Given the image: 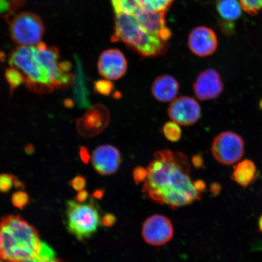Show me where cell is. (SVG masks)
I'll list each match as a JSON object with an SVG mask.
<instances>
[{
    "mask_svg": "<svg viewBox=\"0 0 262 262\" xmlns=\"http://www.w3.org/2000/svg\"><path fill=\"white\" fill-rule=\"evenodd\" d=\"M142 192L157 204L178 209L201 199L190 177V164L184 154L158 150L147 168Z\"/></svg>",
    "mask_w": 262,
    "mask_h": 262,
    "instance_id": "6da1fadb",
    "label": "cell"
},
{
    "mask_svg": "<svg viewBox=\"0 0 262 262\" xmlns=\"http://www.w3.org/2000/svg\"><path fill=\"white\" fill-rule=\"evenodd\" d=\"M0 231L3 238L0 258L15 262L37 256L41 244L38 232L21 216L3 217Z\"/></svg>",
    "mask_w": 262,
    "mask_h": 262,
    "instance_id": "7a4b0ae2",
    "label": "cell"
},
{
    "mask_svg": "<svg viewBox=\"0 0 262 262\" xmlns=\"http://www.w3.org/2000/svg\"><path fill=\"white\" fill-rule=\"evenodd\" d=\"M113 9L115 25L111 42H123L142 58L158 57L168 51L167 42L147 31L133 16L117 7Z\"/></svg>",
    "mask_w": 262,
    "mask_h": 262,
    "instance_id": "3957f363",
    "label": "cell"
},
{
    "mask_svg": "<svg viewBox=\"0 0 262 262\" xmlns=\"http://www.w3.org/2000/svg\"><path fill=\"white\" fill-rule=\"evenodd\" d=\"M11 68L21 71L29 90L37 93H47L55 88L47 67L39 58L34 46H19L9 58Z\"/></svg>",
    "mask_w": 262,
    "mask_h": 262,
    "instance_id": "277c9868",
    "label": "cell"
},
{
    "mask_svg": "<svg viewBox=\"0 0 262 262\" xmlns=\"http://www.w3.org/2000/svg\"><path fill=\"white\" fill-rule=\"evenodd\" d=\"M91 199L88 203L68 201L67 203V228L78 241L90 238L97 231L100 216L96 203Z\"/></svg>",
    "mask_w": 262,
    "mask_h": 262,
    "instance_id": "5b68a950",
    "label": "cell"
},
{
    "mask_svg": "<svg viewBox=\"0 0 262 262\" xmlns=\"http://www.w3.org/2000/svg\"><path fill=\"white\" fill-rule=\"evenodd\" d=\"M10 34L12 40L19 46H35L41 41L45 26L37 15L22 12L10 22Z\"/></svg>",
    "mask_w": 262,
    "mask_h": 262,
    "instance_id": "8992f818",
    "label": "cell"
},
{
    "mask_svg": "<svg viewBox=\"0 0 262 262\" xmlns=\"http://www.w3.org/2000/svg\"><path fill=\"white\" fill-rule=\"evenodd\" d=\"M211 152L215 159L222 165H233L243 157L245 142L238 134L225 131L213 140Z\"/></svg>",
    "mask_w": 262,
    "mask_h": 262,
    "instance_id": "52a82bcc",
    "label": "cell"
},
{
    "mask_svg": "<svg viewBox=\"0 0 262 262\" xmlns=\"http://www.w3.org/2000/svg\"><path fill=\"white\" fill-rule=\"evenodd\" d=\"M110 122V113L101 104L91 106L76 121L77 132L83 137H96L105 129Z\"/></svg>",
    "mask_w": 262,
    "mask_h": 262,
    "instance_id": "ba28073f",
    "label": "cell"
},
{
    "mask_svg": "<svg viewBox=\"0 0 262 262\" xmlns=\"http://www.w3.org/2000/svg\"><path fill=\"white\" fill-rule=\"evenodd\" d=\"M142 232L144 241L147 244L162 246L171 240L173 228L171 220L166 216L155 214L144 222Z\"/></svg>",
    "mask_w": 262,
    "mask_h": 262,
    "instance_id": "9c48e42d",
    "label": "cell"
},
{
    "mask_svg": "<svg viewBox=\"0 0 262 262\" xmlns=\"http://www.w3.org/2000/svg\"><path fill=\"white\" fill-rule=\"evenodd\" d=\"M168 113L173 122L182 126H191L201 118V107L194 98L182 96L172 101Z\"/></svg>",
    "mask_w": 262,
    "mask_h": 262,
    "instance_id": "30bf717a",
    "label": "cell"
},
{
    "mask_svg": "<svg viewBox=\"0 0 262 262\" xmlns=\"http://www.w3.org/2000/svg\"><path fill=\"white\" fill-rule=\"evenodd\" d=\"M101 76L110 80H117L125 75L127 69L126 58L122 51L117 49L104 51L97 63Z\"/></svg>",
    "mask_w": 262,
    "mask_h": 262,
    "instance_id": "8fae6325",
    "label": "cell"
},
{
    "mask_svg": "<svg viewBox=\"0 0 262 262\" xmlns=\"http://www.w3.org/2000/svg\"><path fill=\"white\" fill-rule=\"evenodd\" d=\"M195 96L202 101L215 99L224 91L220 74L214 69H208L198 75L193 86Z\"/></svg>",
    "mask_w": 262,
    "mask_h": 262,
    "instance_id": "7c38bea8",
    "label": "cell"
},
{
    "mask_svg": "<svg viewBox=\"0 0 262 262\" xmlns=\"http://www.w3.org/2000/svg\"><path fill=\"white\" fill-rule=\"evenodd\" d=\"M188 46L190 50L196 56H210L217 50V37L212 29L206 26H199L190 33Z\"/></svg>",
    "mask_w": 262,
    "mask_h": 262,
    "instance_id": "4fadbf2b",
    "label": "cell"
},
{
    "mask_svg": "<svg viewBox=\"0 0 262 262\" xmlns=\"http://www.w3.org/2000/svg\"><path fill=\"white\" fill-rule=\"evenodd\" d=\"M92 164L96 171L101 176H110L116 173L122 162L119 150L110 145L96 147L91 157Z\"/></svg>",
    "mask_w": 262,
    "mask_h": 262,
    "instance_id": "5bb4252c",
    "label": "cell"
},
{
    "mask_svg": "<svg viewBox=\"0 0 262 262\" xmlns=\"http://www.w3.org/2000/svg\"><path fill=\"white\" fill-rule=\"evenodd\" d=\"M179 84L174 77L163 75L157 77L151 87L152 94L160 102H169L175 99L179 91Z\"/></svg>",
    "mask_w": 262,
    "mask_h": 262,
    "instance_id": "9a60e30c",
    "label": "cell"
},
{
    "mask_svg": "<svg viewBox=\"0 0 262 262\" xmlns=\"http://www.w3.org/2000/svg\"><path fill=\"white\" fill-rule=\"evenodd\" d=\"M76 73L73 86L75 103L80 108H90V93L87 86V78L79 59L76 58Z\"/></svg>",
    "mask_w": 262,
    "mask_h": 262,
    "instance_id": "2e32d148",
    "label": "cell"
},
{
    "mask_svg": "<svg viewBox=\"0 0 262 262\" xmlns=\"http://www.w3.org/2000/svg\"><path fill=\"white\" fill-rule=\"evenodd\" d=\"M231 178L238 185L247 188L257 178L256 165L251 160H242L234 166Z\"/></svg>",
    "mask_w": 262,
    "mask_h": 262,
    "instance_id": "e0dca14e",
    "label": "cell"
},
{
    "mask_svg": "<svg viewBox=\"0 0 262 262\" xmlns=\"http://www.w3.org/2000/svg\"><path fill=\"white\" fill-rule=\"evenodd\" d=\"M219 14L225 22L231 23L241 17L242 8L237 0H215Z\"/></svg>",
    "mask_w": 262,
    "mask_h": 262,
    "instance_id": "ac0fdd59",
    "label": "cell"
},
{
    "mask_svg": "<svg viewBox=\"0 0 262 262\" xmlns=\"http://www.w3.org/2000/svg\"><path fill=\"white\" fill-rule=\"evenodd\" d=\"M113 7H117L133 16L144 9L139 0H111Z\"/></svg>",
    "mask_w": 262,
    "mask_h": 262,
    "instance_id": "d6986e66",
    "label": "cell"
},
{
    "mask_svg": "<svg viewBox=\"0 0 262 262\" xmlns=\"http://www.w3.org/2000/svg\"><path fill=\"white\" fill-rule=\"evenodd\" d=\"M5 79L10 88V93L12 95L16 88L25 83V77L19 70L14 68H9L5 71Z\"/></svg>",
    "mask_w": 262,
    "mask_h": 262,
    "instance_id": "ffe728a7",
    "label": "cell"
},
{
    "mask_svg": "<svg viewBox=\"0 0 262 262\" xmlns=\"http://www.w3.org/2000/svg\"><path fill=\"white\" fill-rule=\"evenodd\" d=\"M143 8L152 12L166 11L171 7L173 0H139Z\"/></svg>",
    "mask_w": 262,
    "mask_h": 262,
    "instance_id": "44dd1931",
    "label": "cell"
},
{
    "mask_svg": "<svg viewBox=\"0 0 262 262\" xmlns=\"http://www.w3.org/2000/svg\"><path fill=\"white\" fill-rule=\"evenodd\" d=\"M162 132L166 139L171 142H178L182 137V129L179 124L174 122H169L164 124Z\"/></svg>",
    "mask_w": 262,
    "mask_h": 262,
    "instance_id": "7402d4cb",
    "label": "cell"
},
{
    "mask_svg": "<svg viewBox=\"0 0 262 262\" xmlns=\"http://www.w3.org/2000/svg\"><path fill=\"white\" fill-rule=\"evenodd\" d=\"M114 90V84L110 80H99L94 82L95 93L101 96H110Z\"/></svg>",
    "mask_w": 262,
    "mask_h": 262,
    "instance_id": "603a6c76",
    "label": "cell"
},
{
    "mask_svg": "<svg viewBox=\"0 0 262 262\" xmlns=\"http://www.w3.org/2000/svg\"><path fill=\"white\" fill-rule=\"evenodd\" d=\"M242 9L247 14L255 15L262 11V0H239Z\"/></svg>",
    "mask_w": 262,
    "mask_h": 262,
    "instance_id": "cb8c5ba5",
    "label": "cell"
},
{
    "mask_svg": "<svg viewBox=\"0 0 262 262\" xmlns=\"http://www.w3.org/2000/svg\"><path fill=\"white\" fill-rule=\"evenodd\" d=\"M11 202L14 207L23 209L29 204V196L26 192L16 191L12 195Z\"/></svg>",
    "mask_w": 262,
    "mask_h": 262,
    "instance_id": "d4e9b609",
    "label": "cell"
},
{
    "mask_svg": "<svg viewBox=\"0 0 262 262\" xmlns=\"http://www.w3.org/2000/svg\"><path fill=\"white\" fill-rule=\"evenodd\" d=\"M55 255L54 250L50 246L45 242H41L40 248L35 258L40 261H46L54 259Z\"/></svg>",
    "mask_w": 262,
    "mask_h": 262,
    "instance_id": "484cf974",
    "label": "cell"
},
{
    "mask_svg": "<svg viewBox=\"0 0 262 262\" xmlns=\"http://www.w3.org/2000/svg\"><path fill=\"white\" fill-rule=\"evenodd\" d=\"M15 176L8 173L0 174V193H7L14 186Z\"/></svg>",
    "mask_w": 262,
    "mask_h": 262,
    "instance_id": "4316f807",
    "label": "cell"
},
{
    "mask_svg": "<svg viewBox=\"0 0 262 262\" xmlns=\"http://www.w3.org/2000/svg\"><path fill=\"white\" fill-rule=\"evenodd\" d=\"M147 170L143 167H137L133 171V178L137 185L144 182L147 178Z\"/></svg>",
    "mask_w": 262,
    "mask_h": 262,
    "instance_id": "83f0119b",
    "label": "cell"
},
{
    "mask_svg": "<svg viewBox=\"0 0 262 262\" xmlns=\"http://www.w3.org/2000/svg\"><path fill=\"white\" fill-rule=\"evenodd\" d=\"M70 185L75 191H80L86 186V180L83 176L78 175L71 180Z\"/></svg>",
    "mask_w": 262,
    "mask_h": 262,
    "instance_id": "f1b7e54d",
    "label": "cell"
},
{
    "mask_svg": "<svg viewBox=\"0 0 262 262\" xmlns=\"http://www.w3.org/2000/svg\"><path fill=\"white\" fill-rule=\"evenodd\" d=\"M101 222L104 227H111L116 224L117 218L114 214L107 213V214L103 215Z\"/></svg>",
    "mask_w": 262,
    "mask_h": 262,
    "instance_id": "f546056e",
    "label": "cell"
},
{
    "mask_svg": "<svg viewBox=\"0 0 262 262\" xmlns=\"http://www.w3.org/2000/svg\"><path fill=\"white\" fill-rule=\"evenodd\" d=\"M80 156L82 162L85 164L90 162L91 157L86 147L82 146L80 149Z\"/></svg>",
    "mask_w": 262,
    "mask_h": 262,
    "instance_id": "4dcf8cb0",
    "label": "cell"
},
{
    "mask_svg": "<svg viewBox=\"0 0 262 262\" xmlns=\"http://www.w3.org/2000/svg\"><path fill=\"white\" fill-rule=\"evenodd\" d=\"M58 67L60 70L63 72V73H70L73 64L70 61H64L61 62V63H58Z\"/></svg>",
    "mask_w": 262,
    "mask_h": 262,
    "instance_id": "1f68e13d",
    "label": "cell"
},
{
    "mask_svg": "<svg viewBox=\"0 0 262 262\" xmlns=\"http://www.w3.org/2000/svg\"><path fill=\"white\" fill-rule=\"evenodd\" d=\"M88 192L86 190L83 189L78 191V194L75 196V201L79 203H84L88 198Z\"/></svg>",
    "mask_w": 262,
    "mask_h": 262,
    "instance_id": "d6a6232c",
    "label": "cell"
},
{
    "mask_svg": "<svg viewBox=\"0 0 262 262\" xmlns=\"http://www.w3.org/2000/svg\"><path fill=\"white\" fill-rule=\"evenodd\" d=\"M192 162L196 168H201L204 166V159L201 155H195L192 157Z\"/></svg>",
    "mask_w": 262,
    "mask_h": 262,
    "instance_id": "836d02e7",
    "label": "cell"
},
{
    "mask_svg": "<svg viewBox=\"0 0 262 262\" xmlns=\"http://www.w3.org/2000/svg\"><path fill=\"white\" fill-rule=\"evenodd\" d=\"M195 188L198 192L202 194L205 191L206 186L204 181L202 180H196L194 182Z\"/></svg>",
    "mask_w": 262,
    "mask_h": 262,
    "instance_id": "e575fe53",
    "label": "cell"
},
{
    "mask_svg": "<svg viewBox=\"0 0 262 262\" xmlns=\"http://www.w3.org/2000/svg\"><path fill=\"white\" fill-rule=\"evenodd\" d=\"M221 190V187L220 185L218 184V183H212V184L210 186V191L212 192V194L217 195L219 194Z\"/></svg>",
    "mask_w": 262,
    "mask_h": 262,
    "instance_id": "d590c367",
    "label": "cell"
},
{
    "mask_svg": "<svg viewBox=\"0 0 262 262\" xmlns=\"http://www.w3.org/2000/svg\"><path fill=\"white\" fill-rule=\"evenodd\" d=\"M14 187L16 189H24L25 188V184L20 181L16 177L14 180Z\"/></svg>",
    "mask_w": 262,
    "mask_h": 262,
    "instance_id": "8d00e7d4",
    "label": "cell"
},
{
    "mask_svg": "<svg viewBox=\"0 0 262 262\" xmlns=\"http://www.w3.org/2000/svg\"><path fill=\"white\" fill-rule=\"evenodd\" d=\"M104 191L102 189H97L93 193V196L97 199H100L103 198Z\"/></svg>",
    "mask_w": 262,
    "mask_h": 262,
    "instance_id": "74e56055",
    "label": "cell"
},
{
    "mask_svg": "<svg viewBox=\"0 0 262 262\" xmlns=\"http://www.w3.org/2000/svg\"><path fill=\"white\" fill-rule=\"evenodd\" d=\"M34 146L31 145V144L26 145L25 147V152L26 154H28V155H32V154L34 152Z\"/></svg>",
    "mask_w": 262,
    "mask_h": 262,
    "instance_id": "f35d334b",
    "label": "cell"
},
{
    "mask_svg": "<svg viewBox=\"0 0 262 262\" xmlns=\"http://www.w3.org/2000/svg\"><path fill=\"white\" fill-rule=\"evenodd\" d=\"M74 103L73 100L70 99V98H68V99H66L64 101V105L68 108H72L74 107Z\"/></svg>",
    "mask_w": 262,
    "mask_h": 262,
    "instance_id": "ab89813d",
    "label": "cell"
},
{
    "mask_svg": "<svg viewBox=\"0 0 262 262\" xmlns=\"http://www.w3.org/2000/svg\"><path fill=\"white\" fill-rule=\"evenodd\" d=\"M15 262H40L37 258H26V259L19 260Z\"/></svg>",
    "mask_w": 262,
    "mask_h": 262,
    "instance_id": "60d3db41",
    "label": "cell"
},
{
    "mask_svg": "<svg viewBox=\"0 0 262 262\" xmlns=\"http://www.w3.org/2000/svg\"><path fill=\"white\" fill-rule=\"evenodd\" d=\"M113 97L116 98V99H119V98L122 97V94L119 93V92H116V93L113 94Z\"/></svg>",
    "mask_w": 262,
    "mask_h": 262,
    "instance_id": "b9f144b4",
    "label": "cell"
},
{
    "mask_svg": "<svg viewBox=\"0 0 262 262\" xmlns=\"http://www.w3.org/2000/svg\"><path fill=\"white\" fill-rule=\"evenodd\" d=\"M258 226L260 231L262 232V215L260 216L259 219H258Z\"/></svg>",
    "mask_w": 262,
    "mask_h": 262,
    "instance_id": "7bdbcfd3",
    "label": "cell"
},
{
    "mask_svg": "<svg viewBox=\"0 0 262 262\" xmlns=\"http://www.w3.org/2000/svg\"><path fill=\"white\" fill-rule=\"evenodd\" d=\"M5 54L4 52L0 51V62H5Z\"/></svg>",
    "mask_w": 262,
    "mask_h": 262,
    "instance_id": "ee69618b",
    "label": "cell"
},
{
    "mask_svg": "<svg viewBox=\"0 0 262 262\" xmlns=\"http://www.w3.org/2000/svg\"><path fill=\"white\" fill-rule=\"evenodd\" d=\"M3 244V238L1 231H0V252H1Z\"/></svg>",
    "mask_w": 262,
    "mask_h": 262,
    "instance_id": "f6af8a7d",
    "label": "cell"
},
{
    "mask_svg": "<svg viewBox=\"0 0 262 262\" xmlns=\"http://www.w3.org/2000/svg\"><path fill=\"white\" fill-rule=\"evenodd\" d=\"M5 260L2 259V258H0V262H6ZM8 262V261H7Z\"/></svg>",
    "mask_w": 262,
    "mask_h": 262,
    "instance_id": "bcb514c9",
    "label": "cell"
},
{
    "mask_svg": "<svg viewBox=\"0 0 262 262\" xmlns=\"http://www.w3.org/2000/svg\"><path fill=\"white\" fill-rule=\"evenodd\" d=\"M260 106L261 108H262V100H261V101L260 102Z\"/></svg>",
    "mask_w": 262,
    "mask_h": 262,
    "instance_id": "7dc6e473",
    "label": "cell"
}]
</instances>
